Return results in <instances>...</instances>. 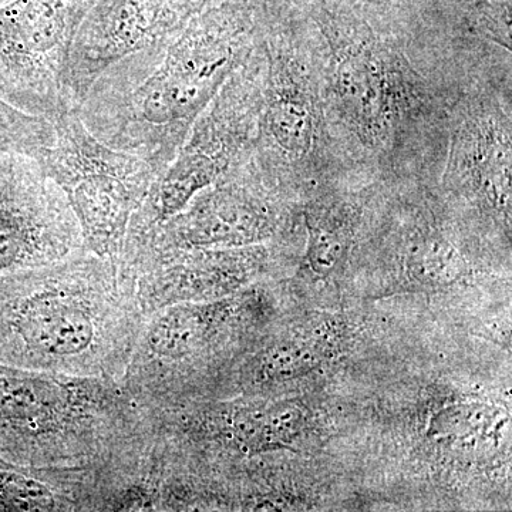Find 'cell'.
I'll return each mask as SVG.
<instances>
[{"label":"cell","mask_w":512,"mask_h":512,"mask_svg":"<svg viewBox=\"0 0 512 512\" xmlns=\"http://www.w3.org/2000/svg\"><path fill=\"white\" fill-rule=\"evenodd\" d=\"M266 0H220L198 13L157 59L111 66L77 110L107 146L143 158L157 177L192 124L261 42Z\"/></svg>","instance_id":"cell-1"},{"label":"cell","mask_w":512,"mask_h":512,"mask_svg":"<svg viewBox=\"0 0 512 512\" xmlns=\"http://www.w3.org/2000/svg\"><path fill=\"white\" fill-rule=\"evenodd\" d=\"M333 140L369 165L394 170L447 134L453 103L406 49L355 10L313 13Z\"/></svg>","instance_id":"cell-2"},{"label":"cell","mask_w":512,"mask_h":512,"mask_svg":"<svg viewBox=\"0 0 512 512\" xmlns=\"http://www.w3.org/2000/svg\"><path fill=\"white\" fill-rule=\"evenodd\" d=\"M262 100L251 160L274 184L315 183L336 164L315 40L269 8L261 37Z\"/></svg>","instance_id":"cell-3"},{"label":"cell","mask_w":512,"mask_h":512,"mask_svg":"<svg viewBox=\"0 0 512 512\" xmlns=\"http://www.w3.org/2000/svg\"><path fill=\"white\" fill-rule=\"evenodd\" d=\"M50 121L55 140L37 161L66 195L90 251L101 258L119 255L156 171L143 158L99 140L77 110Z\"/></svg>","instance_id":"cell-4"},{"label":"cell","mask_w":512,"mask_h":512,"mask_svg":"<svg viewBox=\"0 0 512 512\" xmlns=\"http://www.w3.org/2000/svg\"><path fill=\"white\" fill-rule=\"evenodd\" d=\"M262 100L261 42L247 62L229 76L128 227V237L146 234L184 210L204 188L251 156Z\"/></svg>","instance_id":"cell-5"},{"label":"cell","mask_w":512,"mask_h":512,"mask_svg":"<svg viewBox=\"0 0 512 512\" xmlns=\"http://www.w3.org/2000/svg\"><path fill=\"white\" fill-rule=\"evenodd\" d=\"M97 0H10L0 6V99L52 120L77 32Z\"/></svg>","instance_id":"cell-6"},{"label":"cell","mask_w":512,"mask_h":512,"mask_svg":"<svg viewBox=\"0 0 512 512\" xmlns=\"http://www.w3.org/2000/svg\"><path fill=\"white\" fill-rule=\"evenodd\" d=\"M220 0H97L83 20L67 66L64 93L79 110L113 64L143 67L173 43L202 10Z\"/></svg>","instance_id":"cell-7"},{"label":"cell","mask_w":512,"mask_h":512,"mask_svg":"<svg viewBox=\"0 0 512 512\" xmlns=\"http://www.w3.org/2000/svg\"><path fill=\"white\" fill-rule=\"evenodd\" d=\"M251 160L242 161L220 180L198 192L184 210L146 234L128 238L136 251L174 248L248 247L274 237L278 208L271 188Z\"/></svg>","instance_id":"cell-8"},{"label":"cell","mask_w":512,"mask_h":512,"mask_svg":"<svg viewBox=\"0 0 512 512\" xmlns=\"http://www.w3.org/2000/svg\"><path fill=\"white\" fill-rule=\"evenodd\" d=\"M511 92L480 90L454 101L444 153V184L510 227Z\"/></svg>","instance_id":"cell-9"},{"label":"cell","mask_w":512,"mask_h":512,"mask_svg":"<svg viewBox=\"0 0 512 512\" xmlns=\"http://www.w3.org/2000/svg\"><path fill=\"white\" fill-rule=\"evenodd\" d=\"M82 239L66 195L39 161L0 153V271L62 258Z\"/></svg>","instance_id":"cell-10"},{"label":"cell","mask_w":512,"mask_h":512,"mask_svg":"<svg viewBox=\"0 0 512 512\" xmlns=\"http://www.w3.org/2000/svg\"><path fill=\"white\" fill-rule=\"evenodd\" d=\"M305 225L303 266L319 278L335 275L355 244L359 210L349 201L320 198L306 207Z\"/></svg>","instance_id":"cell-11"},{"label":"cell","mask_w":512,"mask_h":512,"mask_svg":"<svg viewBox=\"0 0 512 512\" xmlns=\"http://www.w3.org/2000/svg\"><path fill=\"white\" fill-rule=\"evenodd\" d=\"M397 255L404 272L426 286L451 285L468 274L463 252L424 215L404 229Z\"/></svg>","instance_id":"cell-12"},{"label":"cell","mask_w":512,"mask_h":512,"mask_svg":"<svg viewBox=\"0 0 512 512\" xmlns=\"http://www.w3.org/2000/svg\"><path fill=\"white\" fill-rule=\"evenodd\" d=\"M30 343L49 356H76L93 343L94 325L87 312L72 303H37L23 320Z\"/></svg>","instance_id":"cell-13"},{"label":"cell","mask_w":512,"mask_h":512,"mask_svg":"<svg viewBox=\"0 0 512 512\" xmlns=\"http://www.w3.org/2000/svg\"><path fill=\"white\" fill-rule=\"evenodd\" d=\"M305 409L295 403H281L262 412L244 414L237 424L238 439L249 450L289 448L306 427Z\"/></svg>","instance_id":"cell-14"},{"label":"cell","mask_w":512,"mask_h":512,"mask_svg":"<svg viewBox=\"0 0 512 512\" xmlns=\"http://www.w3.org/2000/svg\"><path fill=\"white\" fill-rule=\"evenodd\" d=\"M53 140L52 121L25 113L0 99V153L15 151L37 160Z\"/></svg>","instance_id":"cell-15"},{"label":"cell","mask_w":512,"mask_h":512,"mask_svg":"<svg viewBox=\"0 0 512 512\" xmlns=\"http://www.w3.org/2000/svg\"><path fill=\"white\" fill-rule=\"evenodd\" d=\"M208 312L200 308H177L163 316L150 335L151 348L161 356L188 352L208 329Z\"/></svg>","instance_id":"cell-16"},{"label":"cell","mask_w":512,"mask_h":512,"mask_svg":"<svg viewBox=\"0 0 512 512\" xmlns=\"http://www.w3.org/2000/svg\"><path fill=\"white\" fill-rule=\"evenodd\" d=\"M326 349L328 338L322 335L289 340L266 355L262 369L269 379L285 382L315 369L325 357Z\"/></svg>","instance_id":"cell-17"},{"label":"cell","mask_w":512,"mask_h":512,"mask_svg":"<svg viewBox=\"0 0 512 512\" xmlns=\"http://www.w3.org/2000/svg\"><path fill=\"white\" fill-rule=\"evenodd\" d=\"M0 505L16 511H49L55 507V498L39 481L0 473Z\"/></svg>","instance_id":"cell-18"},{"label":"cell","mask_w":512,"mask_h":512,"mask_svg":"<svg viewBox=\"0 0 512 512\" xmlns=\"http://www.w3.org/2000/svg\"><path fill=\"white\" fill-rule=\"evenodd\" d=\"M474 9L478 30L511 52V0H476Z\"/></svg>","instance_id":"cell-19"},{"label":"cell","mask_w":512,"mask_h":512,"mask_svg":"<svg viewBox=\"0 0 512 512\" xmlns=\"http://www.w3.org/2000/svg\"><path fill=\"white\" fill-rule=\"evenodd\" d=\"M491 410L480 404L450 407L437 417L434 429L441 437H464L483 429L490 421Z\"/></svg>","instance_id":"cell-20"},{"label":"cell","mask_w":512,"mask_h":512,"mask_svg":"<svg viewBox=\"0 0 512 512\" xmlns=\"http://www.w3.org/2000/svg\"><path fill=\"white\" fill-rule=\"evenodd\" d=\"M10 2V0H0V6L5 5V3Z\"/></svg>","instance_id":"cell-21"}]
</instances>
